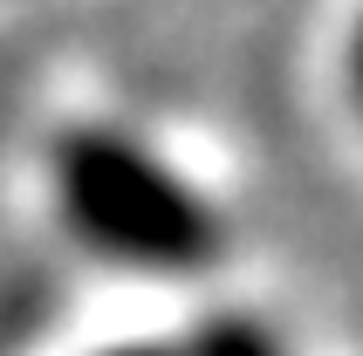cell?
Wrapping results in <instances>:
<instances>
[{
	"instance_id": "obj_2",
	"label": "cell",
	"mask_w": 363,
	"mask_h": 356,
	"mask_svg": "<svg viewBox=\"0 0 363 356\" xmlns=\"http://www.w3.org/2000/svg\"><path fill=\"white\" fill-rule=\"evenodd\" d=\"M179 356H281V343L254 316H206L199 329L179 343Z\"/></svg>"
},
{
	"instance_id": "obj_1",
	"label": "cell",
	"mask_w": 363,
	"mask_h": 356,
	"mask_svg": "<svg viewBox=\"0 0 363 356\" xmlns=\"http://www.w3.org/2000/svg\"><path fill=\"white\" fill-rule=\"evenodd\" d=\"M48 172H55L62 219L103 260L144 274H206L226 247L220 213L130 130L69 123L48 151Z\"/></svg>"
},
{
	"instance_id": "obj_4",
	"label": "cell",
	"mask_w": 363,
	"mask_h": 356,
	"mask_svg": "<svg viewBox=\"0 0 363 356\" xmlns=\"http://www.w3.org/2000/svg\"><path fill=\"white\" fill-rule=\"evenodd\" d=\"M103 356H179L172 343H123V350H103Z\"/></svg>"
},
{
	"instance_id": "obj_3",
	"label": "cell",
	"mask_w": 363,
	"mask_h": 356,
	"mask_svg": "<svg viewBox=\"0 0 363 356\" xmlns=\"http://www.w3.org/2000/svg\"><path fill=\"white\" fill-rule=\"evenodd\" d=\"M350 96H357V117H363V14H357V35H350Z\"/></svg>"
}]
</instances>
